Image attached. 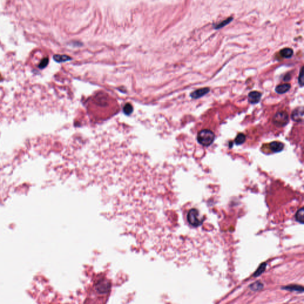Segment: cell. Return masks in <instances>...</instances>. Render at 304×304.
<instances>
[{
	"label": "cell",
	"instance_id": "cell-1",
	"mask_svg": "<svg viewBox=\"0 0 304 304\" xmlns=\"http://www.w3.org/2000/svg\"><path fill=\"white\" fill-rule=\"evenodd\" d=\"M214 137V134L212 131L208 129L202 130L198 133V142L203 146L208 147L213 143Z\"/></svg>",
	"mask_w": 304,
	"mask_h": 304
},
{
	"label": "cell",
	"instance_id": "cell-2",
	"mask_svg": "<svg viewBox=\"0 0 304 304\" xmlns=\"http://www.w3.org/2000/svg\"><path fill=\"white\" fill-rule=\"evenodd\" d=\"M289 121L288 114L283 111L277 112L273 118V122L274 125L278 127H283L286 126L288 124Z\"/></svg>",
	"mask_w": 304,
	"mask_h": 304
},
{
	"label": "cell",
	"instance_id": "cell-3",
	"mask_svg": "<svg viewBox=\"0 0 304 304\" xmlns=\"http://www.w3.org/2000/svg\"><path fill=\"white\" fill-rule=\"evenodd\" d=\"M187 220L191 226L198 227L202 224L203 219L200 218L199 212L196 209H191L187 214Z\"/></svg>",
	"mask_w": 304,
	"mask_h": 304
},
{
	"label": "cell",
	"instance_id": "cell-4",
	"mask_svg": "<svg viewBox=\"0 0 304 304\" xmlns=\"http://www.w3.org/2000/svg\"><path fill=\"white\" fill-rule=\"evenodd\" d=\"M292 120L297 122L303 121L304 120V107H298L295 108L291 115Z\"/></svg>",
	"mask_w": 304,
	"mask_h": 304
},
{
	"label": "cell",
	"instance_id": "cell-5",
	"mask_svg": "<svg viewBox=\"0 0 304 304\" xmlns=\"http://www.w3.org/2000/svg\"><path fill=\"white\" fill-rule=\"evenodd\" d=\"M209 91H210V88H201L193 91L190 94V96L193 99H197L207 94Z\"/></svg>",
	"mask_w": 304,
	"mask_h": 304
},
{
	"label": "cell",
	"instance_id": "cell-6",
	"mask_svg": "<svg viewBox=\"0 0 304 304\" xmlns=\"http://www.w3.org/2000/svg\"><path fill=\"white\" fill-rule=\"evenodd\" d=\"M262 94L257 91H251L248 96V101L251 104H256L261 100Z\"/></svg>",
	"mask_w": 304,
	"mask_h": 304
},
{
	"label": "cell",
	"instance_id": "cell-7",
	"mask_svg": "<svg viewBox=\"0 0 304 304\" xmlns=\"http://www.w3.org/2000/svg\"><path fill=\"white\" fill-rule=\"evenodd\" d=\"M284 147H285V146L283 143L280 142V141H273L271 143H270V144H269L270 149L272 152H275V153L282 151L283 149H284Z\"/></svg>",
	"mask_w": 304,
	"mask_h": 304
},
{
	"label": "cell",
	"instance_id": "cell-8",
	"mask_svg": "<svg viewBox=\"0 0 304 304\" xmlns=\"http://www.w3.org/2000/svg\"><path fill=\"white\" fill-rule=\"evenodd\" d=\"M291 88V86L288 83H284L279 84L276 86L275 91L278 94H284L289 91Z\"/></svg>",
	"mask_w": 304,
	"mask_h": 304
},
{
	"label": "cell",
	"instance_id": "cell-9",
	"mask_svg": "<svg viewBox=\"0 0 304 304\" xmlns=\"http://www.w3.org/2000/svg\"><path fill=\"white\" fill-rule=\"evenodd\" d=\"M53 58L55 61L57 62H64L66 61H70L72 58L66 55H54Z\"/></svg>",
	"mask_w": 304,
	"mask_h": 304
},
{
	"label": "cell",
	"instance_id": "cell-10",
	"mask_svg": "<svg viewBox=\"0 0 304 304\" xmlns=\"http://www.w3.org/2000/svg\"><path fill=\"white\" fill-rule=\"evenodd\" d=\"M280 55L285 58H290L293 54V51L291 48H286L282 49L280 51Z\"/></svg>",
	"mask_w": 304,
	"mask_h": 304
},
{
	"label": "cell",
	"instance_id": "cell-11",
	"mask_svg": "<svg viewBox=\"0 0 304 304\" xmlns=\"http://www.w3.org/2000/svg\"><path fill=\"white\" fill-rule=\"evenodd\" d=\"M295 219L296 220L303 224L304 223V207H302L299 210H298V212L296 213V215H295Z\"/></svg>",
	"mask_w": 304,
	"mask_h": 304
},
{
	"label": "cell",
	"instance_id": "cell-12",
	"mask_svg": "<svg viewBox=\"0 0 304 304\" xmlns=\"http://www.w3.org/2000/svg\"><path fill=\"white\" fill-rule=\"evenodd\" d=\"M283 289H286L287 290L289 291H295V292H304V288L301 286L299 285H289L288 286L283 288Z\"/></svg>",
	"mask_w": 304,
	"mask_h": 304
},
{
	"label": "cell",
	"instance_id": "cell-13",
	"mask_svg": "<svg viewBox=\"0 0 304 304\" xmlns=\"http://www.w3.org/2000/svg\"><path fill=\"white\" fill-rule=\"evenodd\" d=\"M246 140V136L243 133H239L235 139V142L237 145H241Z\"/></svg>",
	"mask_w": 304,
	"mask_h": 304
},
{
	"label": "cell",
	"instance_id": "cell-14",
	"mask_svg": "<svg viewBox=\"0 0 304 304\" xmlns=\"http://www.w3.org/2000/svg\"><path fill=\"white\" fill-rule=\"evenodd\" d=\"M266 266H267L266 263H263L261 264H260V266H259L257 270L254 274V277H259V276H260L261 274L263 273L266 269Z\"/></svg>",
	"mask_w": 304,
	"mask_h": 304
},
{
	"label": "cell",
	"instance_id": "cell-15",
	"mask_svg": "<svg viewBox=\"0 0 304 304\" xmlns=\"http://www.w3.org/2000/svg\"><path fill=\"white\" fill-rule=\"evenodd\" d=\"M133 111V107L130 104H126L123 107V112L127 115H130Z\"/></svg>",
	"mask_w": 304,
	"mask_h": 304
},
{
	"label": "cell",
	"instance_id": "cell-16",
	"mask_svg": "<svg viewBox=\"0 0 304 304\" xmlns=\"http://www.w3.org/2000/svg\"><path fill=\"white\" fill-rule=\"evenodd\" d=\"M249 288L252 290L257 291V290H261L263 288V284L260 282H256L254 283L253 284L251 285Z\"/></svg>",
	"mask_w": 304,
	"mask_h": 304
},
{
	"label": "cell",
	"instance_id": "cell-17",
	"mask_svg": "<svg viewBox=\"0 0 304 304\" xmlns=\"http://www.w3.org/2000/svg\"><path fill=\"white\" fill-rule=\"evenodd\" d=\"M232 20V18H231V17H230V18H227L226 20H224L223 21L221 22L220 23H219V24H218L217 26H215L216 29H220V28H223V27L225 26L226 25H228V23H230Z\"/></svg>",
	"mask_w": 304,
	"mask_h": 304
},
{
	"label": "cell",
	"instance_id": "cell-18",
	"mask_svg": "<svg viewBox=\"0 0 304 304\" xmlns=\"http://www.w3.org/2000/svg\"><path fill=\"white\" fill-rule=\"evenodd\" d=\"M298 83L300 84L301 87L303 86L304 84V73H303V67L301 68L300 73H299V76L298 77Z\"/></svg>",
	"mask_w": 304,
	"mask_h": 304
},
{
	"label": "cell",
	"instance_id": "cell-19",
	"mask_svg": "<svg viewBox=\"0 0 304 304\" xmlns=\"http://www.w3.org/2000/svg\"><path fill=\"white\" fill-rule=\"evenodd\" d=\"M48 62H49V58H44L40 62V64L39 65V68L41 69H43V68H45L48 65Z\"/></svg>",
	"mask_w": 304,
	"mask_h": 304
},
{
	"label": "cell",
	"instance_id": "cell-20",
	"mask_svg": "<svg viewBox=\"0 0 304 304\" xmlns=\"http://www.w3.org/2000/svg\"><path fill=\"white\" fill-rule=\"evenodd\" d=\"M0 80H1V76H0Z\"/></svg>",
	"mask_w": 304,
	"mask_h": 304
}]
</instances>
